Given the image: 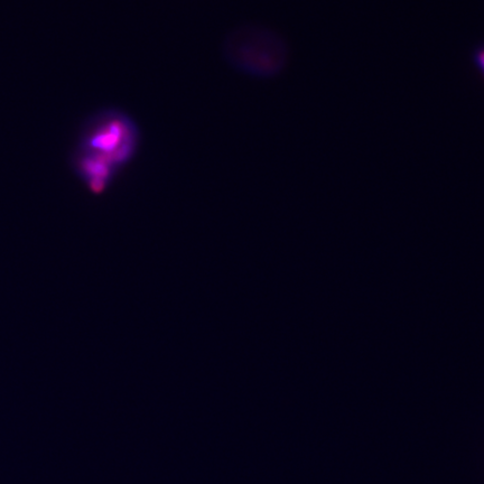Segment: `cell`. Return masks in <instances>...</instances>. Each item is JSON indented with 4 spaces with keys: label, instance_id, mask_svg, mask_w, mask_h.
I'll list each match as a JSON object with an SVG mask.
<instances>
[{
    "label": "cell",
    "instance_id": "cell-1",
    "mask_svg": "<svg viewBox=\"0 0 484 484\" xmlns=\"http://www.w3.org/2000/svg\"><path fill=\"white\" fill-rule=\"evenodd\" d=\"M140 142L138 125L126 111H97L81 129L72 156L74 171L90 190L101 193L135 160Z\"/></svg>",
    "mask_w": 484,
    "mask_h": 484
},
{
    "label": "cell",
    "instance_id": "cell-2",
    "mask_svg": "<svg viewBox=\"0 0 484 484\" xmlns=\"http://www.w3.org/2000/svg\"><path fill=\"white\" fill-rule=\"evenodd\" d=\"M230 64L243 73L272 78L286 66L288 52L279 36L263 28H242L226 43Z\"/></svg>",
    "mask_w": 484,
    "mask_h": 484
},
{
    "label": "cell",
    "instance_id": "cell-3",
    "mask_svg": "<svg viewBox=\"0 0 484 484\" xmlns=\"http://www.w3.org/2000/svg\"><path fill=\"white\" fill-rule=\"evenodd\" d=\"M474 61L480 70H482L484 72V48L476 50L474 55Z\"/></svg>",
    "mask_w": 484,
    "mask_h": 484
}]
</instances>
